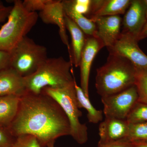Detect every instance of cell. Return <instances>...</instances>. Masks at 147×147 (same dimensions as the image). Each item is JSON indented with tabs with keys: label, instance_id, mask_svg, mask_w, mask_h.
<instances>
[{
	"label": "cell",
	"instance_id": "obj_1",
	"mask_svg": "<svg viewBox=\"0 0 147 147\" xmlns=\"http://www.w3.org/2000/svg\"><path fill=\"white\" fill-rule=\"evenodd\" d=\"M9 129L15 137L30 134L40 147H47L59 137L70 135L68 119L53 98L43 93L26 92L20 98L18 112Z\"/></svg>",
	"mask_w": 147,
	"mask_h": 147
},
{
	"label": "cell",
	"instance_id": "obj_2",
	"mask_svg": "<svg viewBox=\"0 0 147 147\" xmlns=\"http://www.w3.org/2000/svg\"><path fill=\"white\" fill-rule=\"evenodd\" d=\"M136 67L126 58L109 53L107 61L98 68L95 86L101 97L119 92L134 86Z\"/></svg>",
	"mask_w": 147,
	"mask_h": 147
},
{
	"label": "cell",
	"instance_id": "obj_3",
	"mask_svg": "<svg viewBox=\"0 0 147 147\" xmlns=\"http://www.w3.org/2000/svg\"><path fill=\"white\" fill-rule=\"evenodd\" d=\"M72 66L62 57L48 58L35 72L24 77L26 92L39 94L45 87L62 88L73 84Z\"/></svg>",
	"mask_w": 147,
	"mask_h": 147
},
{
	"label": "cell",
	"instance_id": "obj_4",
	"mask_svg": "<svg viewBox=\"0 0 147 147\" xmlns=\"http://www.w3.org/2000/svg\"><path fill=\"white\" fill-rule=\"evenodd\" d=\"M7 21L0 29V50L9 52L35 26L38 19L36 12H29L23 1H13Z\"/></svg>",
	"mask_w": 147,
	"mask_h": 147
},
{
	"label": "cell",
	"instance_id": "obj_5",
	"mask_svg": "<svg viewBox=\"0 0 147 147\" xmlns=\"http://www.w3.org/2000/svg\"><path fill=\"white\" fill-rule=\"evenodd\" d=\"M41 92L53 98L62 108L70 124V136L78 144H85L88 140V128L79 121L82 113L79 110L74 82L62 88L45 87Z\"/></svg>",
	"mask_w": 147,
	"mask_h": 147
},
{
	"label": "cell",
	"instance_id": "obj_6",
	"mask_svg": "<svg viewBox=\"0 0 147 147\" xmlns=\"http://www.w3.org/2000/svg\"><path fill=\"white\" fill-rule=\"evenodd\" d=\"M9 67L24 77L36 71L48 59L47 48L26 36L9 52Z\"/></svg>",
	"mask_w": 147,
	"mask_h": 147
},
{
	"label": "cell",
	"instance_id": "obj_7",
	"mask_svg": "<svg viewBox=\"0 0 147 147\" xmlns=\"http://www.w3.org/2000/svg\"><path fill=\"white\" fill-rule=\"evenodd\" d=\"M138 98L134 85L117 93L101 97L105 118L126 120L129 113L138 101Z\"/></svg>",
	"mask_w": 147,
	"mask_h": 147
},
{
	"label": "cell",
	"instance_id": "obj_8",
	"mask_svg": "<svg viewBox=\"0 0 147 147\" xmlns=\"http://www.w3.org/2000/svg\"><path fill=\"white\" fill-rule=\"evenodd\" d=\"M138 42L131 35L121 32L119 38L114 46L108 50L109 53L126 58L136 67L147 68V56L140 49Z\"/></svg>",
	"mask_w": 147,
	"mask_h": 147
},
{
	"label": "cell",
	"instance_id": "obj_9",
	"mask_svg": "<svg viewBox=\"0 0 147 147\" xmlns=\"http://www.w3.org/2000/svg\"><path fill=\"white\" fill-rule=\"evenodd\" d=\"M103 47V43L96 36L86 35L85 45L81 54L79 67L81 88L88 98H89V82L92 63L96 54Z\"/></svg>",
	"mask_w": 147,
	"mask_h": 147
},
{
	"label": "cell",
	"instance_id": "obj_10",
	"mask_svg": "<svg viewBox=\"0 0 147 147\" xmlns=\"http://www.w3.org/2000/svg\"><path fill=\"white\" fill-rule=\"evenodd\" d=\"M96 27L95 35L102 41L104 47L110 49L119 38L122 19L120 15L101 16L90 19Z\"/></svg>",
	"mask_w": 147,
	"mask_h": 147
},
{
	"label": "cell",
	"instance_id": "obj_11",
	"mask_svg": "<svg viewBox=\"0 0 147 147\" xmlns=\"http://www.w3.org/2000/svg\"><path fill=\"white\" fill-rule=\"evenodd\" d=\"M147 9L144 0L131 1L122 20L123 30L122 32L131 35L138 40L147 22Z\"/></svg>",
	"mask_w": 147,
	"mask_h": 147
},
{
	"label": "cell",
	"instance_id": "obj_12",
	"mask_svg": "<svg viewBox=\"0 0 147 147\" xmlns=\"http://www.w3.org/2000/svg\"><path fill=\"white\" fill-rule=\"evenodd\" d=\"M126 120L105 118L98 127L100 137L98 146L118 142H124L128 130Z\"/></svg>",
	"mask_w": 147,
	"mask_h": 147
},
{
	"label": "cell",
	"instance_id": "obj_13",
	"mask_svg": "<svg viewBox=\"0 0 147 147\" xmlns=\"http://www.w3.org/2000/svg\"><path fill=\"white\" fill-rule=\"evenodd\" d=\"M39 17L46 24L57 25L59 28V34L62 41L67 47L69 55L70 56V47L66 33L65 15L62 1L54 0L40 11Z\"/></svg>",
	"mask_w": 147,
	"mask_h": 147
},
{
	"label": "cell",
	"instance_id": "obj_14",
	"mask_svg": "<svg viewBox=\"0 0 147 147\" xmlns=\"http://www.w3.org/2000/svg\"><path fill=\"white\" fill-rule=\"evenodd\" d=\"M26 92L24 77L15 69L9 67L0 70V96L21 97Z\"/></svg>",
	"mask_w": 147,
	"mask_h": 147
},
{
	"label": "cell",
	"instance_id": "obj_15",
	"mask_svg": "<svg viewBox=\"0 0 147 147\" xmlns=\"http://www.w3.org/2000/svg\"><path fill=\"white\" fill-rule=\"evenodd\" d=\"M131 2L130 0L91 1L90 9L88 14V18L123 14L126 12Z\"/></svg>",
	"mask_w": 147,
	"mask_h": 147
},
{
	"label": "cell",
	"instance_id": "obj_16",
	"mask_svg": "<svg viewBox=\"0 0 147 147\" xmlns=\"http://www.w3.org/2000/svg\"><path fill=\"white\" fill-rule=\"evenodd\" d=\"M65 22L66 28L70 33L71 36V51L69 57L70 61L77 67H79L81 54L85 45L86 35L75 23L65 15Z\"/></svg>",
	"mask_w": 147,
	"mask_h": 147
},
{
	"label": "cell",
	"instance_id": "obj_17",
	"mask_svg": "<svg viewBox=\"0 0 147 147\" xmlns=\"http://www.w3.org/2000/svg\"><path fill=\"white\" fill-rule=\"evenodd\" d=\"M65 15L70 18L83 31L85 35H94L96 31L95 24L91 20L75 10L72 0L62 1Z\"/></svg>",
	"mask_w": 147,
	"mask_h": 147
},
{
	"label": "cell",
	"instance_id": "obj_18",
	"mask_svg": "<svg viewBox=\"0 0 147 147\" xmlns=\"http://www.w3.org/2000/svg\"><path fill=\"white\" fill-rule=\"evenodd\" d=\"M20 98L15 95L0 96V124L9 126L18 112Z\"/></svg>",
	"mask_w": 147,
	"mask_h": 147
},
{
	"label": "cell",
	"instance_id": "obj_19",
	"mask_svg": "<svg viewBox=\"0 0 147 147\" xmlns=\"http://www.w3.org/2000/svg\"><path fill=\"white\" fill-rule=\"evenodd\" d=\"M74 86L76 90V97L79 108H84L87 111V118L91 123L96 124L102 121L103 111L97 110L93 106L89 98L87 97L82 88L78 86L74 79Z\"/></svg>",
	"mask_w": 147,
	"mask_h": 147
},
{
	"label": "cell",
	"instance_id": "obj_20",
	"mask_svg": "<svg viewBox=\"0 0 147 147\" xmlns=\"http://www.w3.org/2000/svg\"><path fill=\"white\" fill-rule=\"evenodd\" d=\"M134 86L138 94V102L147 104V68L136 67Z\"/></svg>",
	"mask_w": 147,
	"mask_h": 147
},
{
	"label": "cell",
	"instance_id": "obj_21",
	"mask_svg": "<svg viewBox=\"0 0 147 147\" xmlns=\"http://www.w3.org/2000/svg\"><path fill=\"white\" fill-rule=\"evenodd\" d=\"M147 141V122L128 123V130L124 142L136 143Z\"/></svg>",
	"mask_w": 147,
	"mask_h": 147
},
{
	"label": "cell",
	"instance_id": "obj_22",
	"mask_svg": "<svg viewBox=\"0 0 147 147\" xmlns=\"http://www.w3.org/2000/svg\"><path fill=\"white\" fill-rule=\"evenodd\" d=\"M126 121L129 124L147 122V104L137 101L129 113Z\"/></svg>",
	"mask_w": 147,
	"mask_h": 147
},
{
	"label": "cell",
	"instance_id": "obj_23",
	"mask_svg": "<svg viewBox=\"0 0 147 147\" xmlns=\"http://www.w3.org/2000/svg\"><path fill=\"white\" fill-rule=\"evenodd\" d=\"M11 147H40L36 137L30 134H23L16 137Z\"/></svg>",
	"mask_w": 147,
	"mask_h": 147
},
{
	"label": "cell",
	"instance_id": "obj_24",
	"mask_svg": "<svg viewBox=\"0 0 147 147\" xmlns=\"http://www.w3.org/2000/svg\"><path fill=\"white\" fill-rule=\"evenodd\" d=\"M54 0H25L23 1L24 8L29 12L41 11L45 7L53 2Z\"/></svg>",
	"mask_w": 147,
	"mask_h": 147
},
{
	"label": "cell",
	"instance_id": "obj_25",
	"mask_svg": "<svg viewBox=\"0 0 147 147\" xmlns=\"http://www.w3.org/2000/svg\"><path fill=\"white\" fill-rule=\"evenodd\" d=\"M8 127L0 124V147H11L16 139Z\"/></svg>",
	"mask_w": 147,
	"mask_h": 147
},
{
	"label": "cell",
	"instance_id": "obj_26",
	"mask_svg": "<svg viewBox=\"0 0 147 147\" xmlns=\"http://www.w3.org/2000/svg\"><path fill=\"white\" fill-rule=\"evenodd\" d=\"M74 7L77 12L88 15L90 9L91 0H72Z\"/></svg>",
	"mask_w": 147,
	"mask_h": 147
},
{
	"label": "cell",
	"instance_id": "obj_27",
	"mask_svg": "<svg viewBox=\"0 0 147 147\" xmlns=\"http://www.w3.org/2000/svg\"><path fill=\"white\" fill-rule=\"evenodd\" d=\"M10 54L9 52L0 50V70L9 67Z\"/></svg>",
	"mask_w": 147,
	"mask_h": 147
},
{
	"label": "cell",
	"instance_id": "obj_28",
	"mask_svg": "<svg viewBox=\"0 0 147 147\" xmlns=\"http://www.w3.org/2000/svg\"><path fill=\"white\" fill-rule=\"evenodd\" d=\"M12 7L7 6L0 1V24L7 19Z\"/></svg>",
	"mask_w": 147,
	"mask_h": 147
},
{
	"label": "cell",
	"instance_id": "obj_29",
	"mask_svg": "<svg viewBox=\"0 0 147 147\" xmlns=\"http://www.w3.org/2000/svg\"><path fill=\"white\" fill-rule=\"evenodd\" d=\"M98 147H134V145L133 143L130 142H118L98 146Z\"/></svg>",
	"mask_w": 147,
	"mask_h": 147
},
{
	"label": "cell",
	"instance_id": "obj_30",
	"mask_svg": "<svg viewBox=\"0 0 147 147\" xmlns=\"http://www.w3.org/2000/svg\"><path fill=\"white\" fill-rule=\"evenodd\" d=\"M147 37V22L146 25H145L144 27L143 28L141 34L139 35V37H138V40H142L143 39L146 38Z\"/></svg>",
	"mask_w": 147,
	"mask_h": 147
},
{
	"label": "cell",
	"instance_id": "obj_31",
	"mask_svg": "<svg viewBox=\"0 0 147 147\" xmlns=\"http://www.w3.org/2000/svg\"><path fill=\"white\" fill-rule=\"evenodd\" d=\"M134 147H147V142H138L133 143Z\"/></svg>",
	"mask_w": 147,
	"mask_h": 147
},
{
	"label": "cell",
	"instance_id": "obj_32",
	"mask_svg": "<svg viewBox=\"0 0 147 147\" xmlns=\"http://www.w3.org/2000/svg\"><path fill=\"white\" fill-rule=\"evenodd\" d=\"M54 144L55 143H51L47 146V147H54Z\"/></svg>",
	"mask_w": 147,
	"mask_h": 147
},
{
	"label": "cell",
	"instance_id": "obj_33",
	"mask_svg": "<svg viewBox=\"0 0 147 147\" xmlns=\"http://www.w3.org/2000/svg\"><path fill=\"white\" fill-rule=\"evenodd\" d=\"M144 1L147 7V0H144Z\"/></svg>",
	"mask_w": 147,
	"mask_h": 147
},
{
	"label": "cell",
	"instance_id": "obj_34",
	"mask_svg": "<svg viewBox=\"0 0 147 147\" xmlns=\"http://www.w3.org/2000/svg\"><path fill=\"white\" fill-rule=\"evenodd\" d=\"M146 18H147V11H146Z\"/></svg>",
	"mask_w": 147,
	"mask_h": 147
},
{
	"label": "cell",
	"instance_id": "obj_35",
	"mask_svg": "<svg viewBox=\"0 0 147 147\" xmlns=\"http://www.w3.org/2000/svg\"><path fill=\"white\" fill-rule=\"evenodd\" d=\"M147 142V141H146V142Z\"/></svg>",
	"mask_w": 147,
	"mask_h": 147
}]
</instances>
